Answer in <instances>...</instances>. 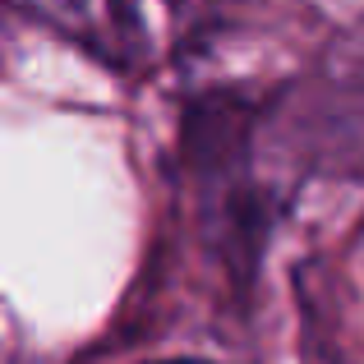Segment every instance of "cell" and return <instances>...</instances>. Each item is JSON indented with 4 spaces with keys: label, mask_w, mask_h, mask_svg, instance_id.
<instances>
[{
    "label": "cell",
    "mask_w": 364,
    "mask_h": 364,
    "mask_svg": "<svg viewBox=\"0 0 364 364\" xmlns=\"http://www.w3.org/2000/svg\"><path fill=\"white\" fill-rule=\"evenodd\" d=\"M161 364H208V360H161Z\"/></svg>",
    "instance_id": "cell-1"
}]
</instances>
